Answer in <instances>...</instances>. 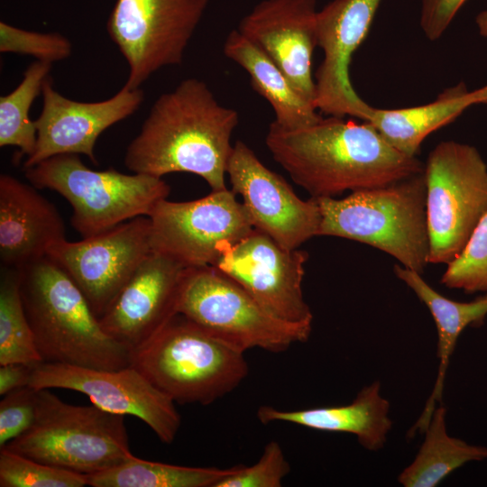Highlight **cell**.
I'll list each match as a JSON object with an SVG mask.
<instances>
[{
    "instance_id": "cell-2",
    "label": "cell",
    "mask_w": 487,
    "mask_h": 487,
    "mask_svg": "<svg viewBox=\"0 0 487 487\" xmlns=\"http://www.w3.org/2000/svg\"><path fill=\"white\" fill-rule=\"evenodd\" d=\"M236 110L216 100L204 81L190 78L161 95L124 154L133 173L162 178L173 172L201 177L211 190L225 186Z\"/></svg>"
},
{
    "instance_id": "cell-24",
    "label": "cell",
    "mask_w": 487,
    "mask_h": 487,
    "mask_svg": "<svg viewBox=\"0 0 487 487\" xmlns=\"http://www.w3.org/2000/svg\"><path fill=\"white\" fill-rule=\"evenodd\" d=\"M224 53L246 70L253 88L272 106L276 124L296 129L321 118L316 106L295 90L270 57L237 29L227 35Z\"/></svg>"
},
{
    "instance_id": "cell-26",
    "label": "cell",
    "mask_w": 487,
    "mask_h": 487,
    "mask_svg": "<svg viewBox=\"0 0 487 487\" xmlns=\"http://www.w3.org/2000/svg\"><path fill=\"white\" fill-rule=\"evenodd\" d=\"M240 466L190 467L134 456L114 468L87 475V480L92 487H216Z\"/></svg>"
},
{
    "instance_id": "cell-27",
    "label": "cell",
    "mask_w": 487,
    "mask_h": 487,
    "mask_svg": "<svg viewBox=\"0 0 487 487\" xmlns=\"http://www.w3.org/2000/svg\"><path fill=\"white\" fill-rule=\"evenodd\" d=\"M51 63L36 60L23 73L20 84L0 96V147L15 146L19 156L31 155L36 145L37 131L30 119V108L50 77Z\"/></svg>"
},
{
    "instance_id": "cell-31",
    "label": "cell",
    "mask_w": 487,
    "mask_h": 487,
    "mask_svg": "<svg viewBox=\"0 0 487 487\" xmlns=\"http://www.w3.org/2000/svg\"><path fill=\"white\" fill-rule=\"evenodd\" d=\"M0 51L29 55L52 64L69 58L72 44L57 32L28 31L0 22Z\"/></svg>"
},
{
    "instance_id": "cell-22",
    "label": "cell",
    "mask_w": 487,
    "mask_h": 487,
    "mask_svg": "<svg viewBox=\"0 0 487 487\" xmlns=\"http://www.w3.org/2000/svg\"><path fill=\"white\" fill-rule=\"evenodd\" d=\"M394 272L427 306L438 335L439 366L436 383L421 416L409 432L412 435L418 430H425L436 409V402L441 400L449 359L459 335L466 326L482 324L487 315V295L471 302H458L438 293L415 271L397 264Z\"/></svg>"
},
{
    "instance_id": "cell-20",
    "label": "cell",
    "mask_w": 487,
    "mask_h": 487,
    "mask_svg": "<svg viewBox=\"0 0 487 487\" xmlns=\"http://www.w3.org/2000/svg\"><path fill=\"white\" fill-rule=\"evenodd\" d=\"M33 185L14 176H0V260L2 267L19 270L47 256L66 239L64 221Z\"/></svg>"
},
{
    "instance_id": "cell-3",
    "label": "cell",
    "mask_w": 487,
    "mask_h": 487,
    "mask_svg": "<svg viewBox=\"0 0 487 487\" xmlns=\"http://www.w3.org/2000/svg\"><path fill=\"white\" fill-rule=\"evenodd\" d=\"M26 317L45 363L117 370L132 351L100 326L85 296L49 256L17 270Z\"/></svg>"
},
{
    "instance_id": "cell-29",
    "label": "cell",
    "mask_w": 487,
    "mask_h": 487,
    "mask_svg": "<svg viewBox=\"0 0 487 487\" xmlns=\"http://www.w3.org/2000/svg\"><path fill=\"white\" fill-rule=\"evenodd\" d=\"M87 476L0 448L1 487H83Z\"/></svg>"
},
{
    "instance_id": "cell-35",
    "label": "cell",
    "mask_w": 487,
    "mask_h": 487,
    "mask_svg": "<svg viewBox=\"0 0 487 487\" xmlns=\"http://www.w3.org/2000/svg\"><path fill=\"white\" fill-rule=\"evenodd\" d=\"M35 366L22 363H10L0 365V395L29 385Z\"/></svg>"
},
{
    "instance_id": "cell-1",
    "label": "cell",
    "mask_w": 487,
    "mask_h": 487,
    "mask_svg": "<svg viewBox=\"0 0 487 487\" xmlns=\"http://www.w3.org/2000/svg\"><path fill=\"white\" fill-rule=\"evenodd\" d=\"M265 143L292 180L314 198L381 187L424 171L417 156L393 148L367 122L339 116H321L296 129L271 122Z\"/></svg>"
},
{
    "instance_id": "cell-21",
    "label": "cell",
    "mask_w": 487,
    "mask_h": 487,
    "mask_svg": "<svg viewBox=\"0 0 487 487\" xmlns=\"http://www.w3.org/2000/svg\"><path fill=\"white\" fill-rule=\"evenodd\" d=\"M381 383L374 381L362 389L348 405L300 410H281L262 406L258 419L264 425L280 421L308 428L349 433L356 436L367 450L383 447L392 422L389 417L390 402L381 395Z\"/></svg>"
},
{
    "instance_id": "cell-17",
    "label": "cell",
    "mask_w": 487,
    "mask_h": 487,
    "mask_svg": "<svg viewBox=\"0 0 487 487\" xmlns=\"http://www.w3.org/2000/svg\"><path fill=\"white\" fill-rule=\"evenodd\" d=\"M42 109L34 121L35 148L23 168L60 154H83L98 164L94 149L103 132L134 114L144 95L124 86L115 96L98 102H79L60 94L49 77L42 87Z\"/></svg>"
},
{
    "instance_id": "cell-16",
    "label": "cell",
    "mask_w": 487,
    "mask_h": 487,
    "mask_svg": "<svg viewBox=\"0 0 487 487\" xmlns=\"http://www.w3.org/2000/svg\"><path fill=\"white\" fill-rule=\"evenodd\" d=\"M381 1L333 0L317 12V47L324 57L315 75V106L324 115L363 120L369 104L355 92L349 69Z\"/></svg>"
},
{
    "instance_id": "cell-19",
    "label": "cell",
    "mask_w": 487,
    "mask_h": 487,
    "mask_svg": "<svg viewBox=\"0 0 487 487\" xmlns=\"http://www.w3.org/2000/svg\"><path fill=\"white\" fill-rule=\"evenodd\" d=\"M317 12L316 0H263L241 20L237 29L270 57L295 90L314 106L311 64L317 47Z\"/></svg>"
},
{
    "instance_id": "cell-9",
    "label": "cell",
    "mask_w": 487,
    "mask_h": 487,
    "mask_svg": "<svg viewBox=\"0 0 487 487\" xmlns=\"http://www.w3.org/2000/svg\"><path fill=\"white\" fill-rule=\"evenodd\" d=\"M429 263L448 264L487 212V165L472 145L442 141L424 164Z\"/></svg>"
},
{
    "instance_id": "cell-11",
    "label": "cell",
    "mask_w": 487,
    "mask_h": 487,
    "mask_svg": "<svg viewBox=\"0 0 487 487\" xmlns=\"http://www.w3.org/2000/svg\"><path fill=\"white\" fill-rule=\"evenodd\" d=\"M228 188L184 202L157 204L152 222V251L185 265L214 266L222 249L248 235L253 226L242 202Z\"/></svg>"
},
{
    "instance_id": "cell-33",
    "label": "cell",
    "mask_w": 487,
    "mask_h": 487,
    "mask_svg": "<svg viewBox=\"0 0 487 487\" xmlns=\"http://www.w3.org/2000/svg\"><path fill=\"white\" fill-rule=\"evenodd\" d=\"M37 409V389L31 386L14 390L0 401V448L32 425Z\"/></svg>"
},
{
    "instance_id": "cell-6",
    "label": "cell",
    "mask_w": 487,
    "mask_h": 487,
    "mask_svg": "<svg viewBox=\"0 0 487 487\" xmlns=\"http://www.w3.org/2000/svg\"><path fill=\"white\" fill-rule=\"evenodd\" d=\"M5 446L86 476L109 470L135 456L130 450L123 415L94 404H69L49 389L37 390L36 416L30 428Z\"/></svg>"
},
{
    "instance_id": "cell-18",
    "label": "cell",
    "mask_w": 487,
    "mask_h": 487,
    "mask_svg": "<svg viewBox=\"0 0 487 487\" xmlns=\"http://www.w3.org/2000/svg\"><path fill=\"white\" fill-rule=\"evenodd\" d=\"M188 268L152 251L98 319L104 331L132 352L144 344L178 314Z\"/></svg>"
},
{
    "instance_id": "cell-36",
    "label": "cell",
    "mask_w": 487,
    "mask_h": 487,
    "mask_svg": "<svg viewBox=\"0 0 487 487\" xmlns=\"http://www.w3.org/2000/svg\"><path fill=\"white\" fill-rule=\"evenodd\" d=\"M473 105L487 104V85L470 91Z\"/></svg>"
},
{
    "instance_id": "cell-5",
    "label": "cell",
    "mask_w": 487,
    "mask_h": 487,
    "mask_svg": "<svg viewBox=\"0 0 487 487\" xmlns=\"http://www.w3.org/2000/svg\"><path fill=\"white\" fill-rule=\"evenodd\" d=\"M132 365L181 405H209L237 388L249 372L244 353L181 314L132 352Z\"/></svg>"
},
{
    "instance_id": "cell-30",
    "label": "cell",
    "mask_w": 487,
    "mask_h": 487,
    "mask_svg": "<svg viewBox=\"0 0 487 487\" xmlns=\"http://www.w3.org/2000/svg\"><path fill=\"white\" fill-rule=\"evenodd\" d=\"M447 265L441 283L467 293L487 292V212L460 253Z\"/></svg>"
},
{
    "instance_id": "cell-23",
    "label": "cell",
    "mask_w": 487,
    "mask_h": 487,
    "mask_svg": "<svg viewBox=\"0 0 487 487\" xmlns=\"http://www.w3.org/2000/svg\"><path fill=\"white\" fill-rule=\"evenodd\" d=\"M472 106L470 90L460 82L425 105L396 109L369 105L363 121L370 124L399 152L417 156L422 142L431 133L454 122Z\"/></svg>"
},
{
    "instance_id": "cell-8",
    "label": "cell",
    "mask_w": 487,
    "mask_h": 487,
    "mask_svg": "<svg viewBox=\"0 0 487 487\" xmlns=\"http://www.w3.org/2000/svg\"><path fill=\"white\" fill-rule=\"evenodd\" d=\"M177 313L242 353L253 348L281 353L296 343L306 342L312 329V325L274 317L213 266L188 268Z\"/></svg>"
},
{
    "instance_id": "cell-10",
    "label": "cell",
    "mask_w": 487,
    "mask_h": 487,
    "mask_svg": "<svg viewBox=\"0 0 487 487\" xmlns=\"http://www.w3.org/2000/svg\"><path fill=\"white\" fill-rule=\"evenodd\" d=\"M209 0H116L107 32L129 67L124 86L138 88L159 69L182 62Z\"/></svg>"
},
{
    "instance_id": "cell-28",
    "label": "cell",
    "mask_w": 487,
    "mask_h": 487,
    "mask_svg": "<svg viewBox=\"0 0 487 487\" xmlns=\"http://www.w3.org/2000/svg\"><path fill=\"white\" fill-rule=\"evenodd\" d=\"M22 363L36 366L43 360L37 349L35 338L20 291L19 272L2 267L0 280V365Z\"/></svg>"
},
{
    "instance_id": "cell-14",
    "label": "cell",
    "mask_w": 487,
    "mask_h": 487,
    "mask_svg": "<svg viewBox=\"0 0 487 487\" xmlns=\"http://www.w3.org/2000/svg\"><path fill=\"white\" fill-rule=\"evenodd\" d=\"M308 253L280 246L253 230L225 245L213 267L247 291L269 314L292 323L312 325L313 314L302 290Z\"/></svg>"
},
{
    "instance_id": "cell-7",
    "label": "cell",
    "mask_w": 487,
    "mask_h": 487,
    "mask_svg": "<svg viewBox=\"0 0 487 487\" xmlns=\"http://www.w3.org/2000/svg\"><path fill=\"white\" fill-rule=\"evenodd\" d=\"M24 174L35 188L56 191L70 204L71 225L83 238L150 216L170 191L162 178L112 168L94 170L78 154L52 156L24 169Z\"/></svg>"
},
{
    "instance_id": "cell-4",
    "label": "cell",
    "mask_w": 487,
    "mask_h": 487,
    "mask_svg": "<svg viewBox=\"0 0 487 487\" xmlns=\"http://www.w3.org/2000/svg\"><path fill=\"white\" fill-rule=\"evenodd\" d=\"M321 211L318 236L357 241L420 274L429 263L427 186L424 173L344 198H316Z\"/></svg>"
},
{
    "instance_id": "cell-37",
    "label": "cell",
    "mask_w": 487,
    "mask_h": 487,
    "mask_svg": "<svg viewBox=\"0 0 487 487\" xmlns=\"http://www.w3.org/2000/svg\"><path fill=\"white\" fill-rule=\"evenodd\" d=\"M475 22L479 33L483 37H487V10L478 14Z\"/></svg>"
},
{
    "instance_id": "cell-15",
    "label": "cell",
    "mask_w": 487,
    "mask_h": 487,
    "mask_svg": "<svg viewBox=\"0 0 487 487\" xmlns=\"http://www.w3.org/2000/svg\"><path fill=\"white\" fill-rule=\"evenodd\" d=\"M226 174L254 229L289 250L318 236L322 216L317 200L299 198L244 142L237 141L233 146Z\"/></svg>"
},
{
    "instance_id": "cell-25",
    "label": "cell",
    "mask_w": 487,
    "mask_h": 487,
    "mask_svg": "<svg viewBox=\"0 0 487 487\" xmlns=\"http://www.w3.org/2000/svg\"><path fill=\"white\" fill-rule=\"evenodd\" d=\"M446 414L443 406L435 409L415 459L398 477L401 485L434 487L464 464L487 459V447L469 445L447 434Z\"/></svg>"
},
{
    "instance_id": "cell-32",
    "label": "cell",
    "mask_w": 487,
    "mask_h": 487,
    "mask_svg": "<svg viewBox=\"0 0 487 487\" xmlns=\"http://www.w3.org/2000/svg\"><path fill=\"white\" fill-rule=\"evenodd\" d=\"M290 465L280 445L270 441L254 464H241L239 470L220 481L216 487H280Z\"/></svg>"
},
{
    "instance_id": "cell-34",
    "label": "cell",
    "mask_w": 487,
    "mask_h": 487,
    "mask_svg": "<svg viewBox=\"0 0 487 487\" xmlns=\"http://www.w3.org/2000/svg\"><path fill=\"white\" fill-rule=\"evenodd\" d=\"M466 0H422L420 27L429 41L438 40Z\"/></svg>"
},
{
    "instance_id": "cell-13",
    "label": "cell",
    "mask_w": 487,
    "mask_h": 487,
    "mask_svg": "<svg viewBox=\"0 0 487 487\" xmlns=\"http://www.w3.org/2000/svg\"><path fill=\"white\" fill-rule=\"evenodd\" d=\"M29 386L81 392L104 410L142 420L166 444L180 427L176 403L132 364L106 370L43 362L33 368Z\"/></svg>"
},
{
    "instance_id": "cell-12",
    "label": "cell",
    "mask_w": 487,
    "mask_h": 487,
    "mask_svg": "<svg viewBox=\"0 0 487 487\" xmlns=\"http://www.w3.org/2000/svg\"><path fill=\"white\" fill-rule=\"evenodd\" d=\"M152 251L151 219L138 216L80 241L64 239L47 256L71 278L99 319Z\"/></svg>"
}]
</instances>
